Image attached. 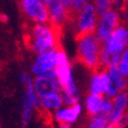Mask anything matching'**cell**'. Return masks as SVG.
<instances>
[{
	"instance_id": "7",
	"label": "cell",
	"mask_w": 128,
	"mask_h": 128,
	"mask_svg": "<svg viewBox=\"0 0 128 128\" xmlns=\"http://www.w3.org/2000/svg\"><path fill=\"white\" fill-rule=\"evenodd\" d=\"M120 24H121V17L119 12L110 10L105 16L100 18L97 29H96V36H98V39L102 43H104Z\"/></svg>"
},
{
	"instance_id": "12",
	"label": "cell",
	"mask_w": 128,
	"mask_h": 128,
	"mask_svg": "<svg viewBox=\"0 0 128 128\" xmlns=\"http://www.w3.org/2000/svg\"><path fill=\"white\" fill-rule=\"evenodd\" d=\"M128 110V88L120 92L112 99V110L107 116L108 124L117 125L121 117Z\"/></svg>"
},
{
	"instance_id": "20",
	"label": "cell",
	"mask_w": 128,
	"mask_h": 128,
	"mask_svg": "<svg viewBox=\"0 0 128 128\" xmlns=\"http://www.w3.org/2000/svg\"><path fill=\"white\" fill-rule=\"evenodd\" d=\"M119 71L124 77H128V47L125 49L124 53L121 56V60L119 64Z\"/></svg>"
},
{
	"instance_id": "27",
	"label": "cell",
	"mask_w": 128,
	"mask_h": 128,
	"mask_svg": "<svg viewBox=\"0 0 128 128\" xmlns=\"http://www.w3.org/2000/svg\"><path fill=\"white\" fill-rule=\"evenodd\" d=\"M60 128H70V125H67V124H60Z\"/></svg>"
},
{
	"instance_id": "15",
	"label": "cell",
	"mask_w": 128,
	"mask_h": 128,
	"mask_svg": "<svg viewBox=\"0 0 128 128\" xmlns=\"http://www.w3.org/2000/svg\"><path fill=\"white\" fill-rule=\"evenodd\" d=\"M64 105V101L60 92H55L45 98H42L40 101V110L44 112H56L57 110L62 108Z\"/></svg>"
},
{
	"instance_id": "5",
	"label": "cell",
	"mask_w": 128,
	"mask_h": 128,
	"mask_svg": "<svg viewBox=\"0 0 128 128\" xmlns=\"http://www.w3.org/2000/svg\"><path fill=\"white\" fill-rule=\"evenodd\" d=\"M128 47V25L121 23L108 39L102 43V48L110 54H121Z\"/></svg>"
},
{
	"instance_id": "10",
	"label": "cell",
	"mask_w": 128,
	"mask_h": 128,
	"mask_svg": "<svg viewBox=\"0 0 128 128\" xmlns=\"http://www.w3.org/2000/svg\"><path fill=\"white\" fill-rule=\"evenodd\" d=\"M57 55L56 51L50 50L41 53L32 66V73L36 76H45L50 71H53L56 67Z\"/></svg>"
},
{
	"instance_id": "2",
	"label": "cell",
	"mask_w": 128,
	"mask_h": 128,
	"mask_svg": "<svg viewBox=\"0 0 128 128\" xmlns=\"http://www.w3.org/2000/svg\"><path fill=\"white\" fill-rule=\"evenodd\" d=\"M76 41H77L76 60L93 72L99 71L102 42L96 36V32L84 36Z\"/></svg>"
},
{
	"instance_id": "6",
	"label": "cell",
	"mask_w": 128,
	"mask_h": 128,
	"mask_svg": "<svg viewBox=\"0 0 128 128\" xmlns=\"http://www.w3.org/2000/svg\"><path fill=\"white\" fill-rule=\"evenodd\" d=\"M43 2L46 4L49 12V23L54 27L64 30L68 22V12L64 0H43Z\"/></svg>"
},
{
	"instance_id": "26",
	"label": "cell",
	"mask_w": 128,
	"mask_h": 128,
	"mask_svg": "<svg viewBox=\"0 0 128 128\" xmlns=\"http://www.w3.org/2000/svg\"><path fill=\"white\" fill-rule=\"evenodd\" d=\"M106 128H118L117 125H114V124H107Z\"/></svg>"
},
{
	"instance_id": "8",
	"label": "cell",
	"mask_w": 128,
	"mask_h": 128,
	"mask_svg": "<svg viewBox=\"0 0 128 128\" xmlns=\"http://www.w3.org/2000/svg\"><path fill=\"white\" fill-rule=\"evenodd\" d=\"M56 55H57V62L54 71L56 74L57 80L60 81L62 88H65L74 82L71 73V67H70V62L68 60V57L64 49L56 51Z\"/></svg>"
},
{
	"instance_id": "22",
	"label": "cell",
	"mask_w": 128,
	"mask_h": 128,
	"mask_svg": "<svg viewBox=\"0 0 128 128\" xmlns=\"http://www.w3.org/2000/svg\"><path fill=\"white\" fill-rule=\"evenodd\" d=\"M127 126H128V110L124 112V114L121 117V119L119 120V122L117 124L118 128H126Z\"/></svg>"
},
{
	"instance_id": "19",
	"label": "cell",
	"mask_w": 128,
	"mask_h": 128,
	"mask_svg": "<svg viewBox=\"0 0 128 128\" xmlns=\"http://www.w3.org/2000/svg\"><path fill=\"white\" fill-rule=\"evenodd\" d=\"M107 124H108L107 118L99 114V116L91 117L90 122L86 125V128H106Z\"/></svg>"
},
{
	"instance_id": "21",
	"label": "cell",
	"mask_w": 128,
	"mask_h": 128,
	"mask_svg": "<svg viewBox=\"0 0 128 128\" xmlns=\"http://www.w3.org/2000/svg\"><path fill=\"white\" fill-rule=\"evenodd\" d=\"M112 110V100L105 97L102 103V108H101V116H104L107 118V116L110 114Z\"/></svg>"
},
{
	"instance_id": "23",
	"label": "cell",
	"mask_w": 128,
	"mask_h": 128,
	"mask_svg": "<svg viewBox=\"0 0 128 128\" xmlns=\"http://www.w3.org/2000/svg\"><path fill=\"white\" fill-rule=\"evenodd\" d=\"M0 20H1L2 22H8V16H5V15H0Z\"/></svg>"
},
{
	"instance_id": "9",
	"label": "cell",
	"mask_w": 128,
	"mask_h": 128,
	"mask_svg": "<svg viewBox=\"0 0 128 128\" xmlns=\"http://www.w3.org/2000/svg\"><path fill=\"white\" fill-rule=\"evenodd\" d=\"M107 73H108L110 82H108V88L105 96L112 100L120 92L128 88V78L124 77L120 73L118 67L110 68L107 70Z\"/></svg>"
},
{
	"instance_id": "11",
	"label": "cell",
	"mask_w": 128,
	"mask_h": 128,
	"mask_svg": "<svg viewBox=\"0 0 128 128\" xmlns=\"http://www.w3.org/2000/svg\"><path fill=\"white\" fill-rule=\"evenodd\" d=\"M34 86L40 99L47 97L55 92H60L62 90L57 78L48 76H36L34 79Z\"/></svg>"
},
{
	"instance_id": "14",
	"label": "cell",
	"mask_w": 128,
	"mask_h": 128,
	"mask_svg": "<svg viewBox=\"0 0 128 128\" xmlns=\"http://www.w3.org/2000/svg\"><path fill=\"white\" fill-rule=\"evenodd\" d=\"M108 82H110V78H108L107 71L102 70V71L94 72L90 81V93L104 96L108 88Z\"/></svg>"
},
{
	"instance_id": "24",
	"label": "cell",
	"mask_w": 128,
	"mask_h": 128,
	"mask_svg": "<svg viewBox=\"0 0 128 128\" xmlns=\"http://www.w3.org/2000/svg\"><path fill=\"white\" fill-rule=\"evenodd\" d=\"M74 1H75V0H64V2H65L66 6H70Z\"/></svg>"
},
{
	"instance_id": "28",
	"label": "cell",
	"mask_w": 128,
	"mask_h": 128,
	"mask_svg": "<svg viewBox=\"0 0 128 128\" xmlns=\"http://www.w3.org/2000/svg\"><path fill=\"white\" fill-rule=\"evenodd\" d=\"M0 127H1V124H0Z\"/></svg>"
},
{
	"instance_id": "25",
	"label": "cell",
	"mask_w": 128,
	"mask_h": 128,
	"mask_svg": "<svg viewBox=\"0 0 128 128\" xmlns=\"http://www.w3.org/2000/svg\"><path fill=\"white\" fill-rule=\"evenodd\" d=\"M108 1H110L112 4L114 3V4H116V3H119V2H122L123 0H108Z\"/></svg>"
},
{
	"instance_id": "16",
	"label": "cell",
	"mask_w": 128,
	"mask_h": 128,
	"mask_svg": "<svg viewBox=\"0 0 128 128\" xmlns=\"http://www.w3.org/2000/svg\"><path fill=\"white\" fill-rule=\"evenodd\" d=\"M104 96L102 95H95L90 93L84 101L86 105V114L90 117H95L101 114V108H102V103L104 100Z\"/></svg>"
},
{
	"instance_id": "1",
	"label": "cell",
	"mask_w": 128,
	"mask_h": 128,
	"mask_svg": "<svg viewBox=\"0 0 128 128\" xmlns=\"http://www.w3.org/2000/svg\"><path fill=\"white\" fill-rule=\"evenodd\" d=\"M23 40L27 49L36 53L58 51L62 47V30L50 23H34L26 20L22 25Z\"/></svg>"
},
{
	"instance_id": "4",
	"label": "cell",
	"mask_w": 128,
	"mask_h": 128,
	"mask_svg": "<svg viewBox=\"0 0 128 128\" xmlns=\"http://www.w3.org/2000/svg\"><path fill=\"white\" fill-rule=\"evenodd\" d=\"M22 16L34 23H49L50 16L43 0H18Z\"/></svg>"
},
{
	"instance_id": "17",
	"label": "cell",
	"mask_w": 128,
	"mask_h": 128,
	"mask_svg": "<svg viewBox=\"0 0 128 128\" xmlns=\"http://www.w3.org/2000/svg\"><path fill=\"white\" fill-rule=\"evenodd\" d=\"M34 110V106L29 101V99L24 95L23 98V106H22V124L23 126H27L32 117V112Z\"/></svg>"
},
{
	"instance_id": "13",
	"label": "cell",
	"mask_w": 128,
	"mask_h": 128,
	"mask_svg": "<svg viewBox=\"0 0 128 128\" xmlns=\"http://www.w3.org/2000/svg\"><path fill=\"white\" fill-rule=\"evenodd\" d=\"M81 112H82V106L79 103H76L74 105L65 106L57 110L54 112V119L60 124L71 125L78 120Z\"/></svg>"
},
{
	"instance_id": "3",
	"label": "cell",
	"mask_w": 128,
	"mask_h": 128,
	"mask_svg": "<svg viewBox=\"0 0 128 128\" xmlns=\"http://www.w3.org/2000/svg\"><path fill=\"white\" fill-rule=\"evenodd\" d=\"M98 26V15L96 8L93 3H86L84 5L76 18L73 25L75 30V40L88 36L90 34H95Z\"/></svg>"
},
{
	"instance_id": "18",
	"label": "cell",
	"mask_w": 128,
	"mask_h": 128,
	"mask_svg": "<svg viewBox=\"0 0 128 128\" xmlns=\"http://www.w3.org/2000/svg\"><path fill=\"white\" fill-rule=\"evenodd\" d=\"M94 5L96 8L98 18H102L112 10V3L108 0H94Z\"/></svg>"
}]
</instances>
